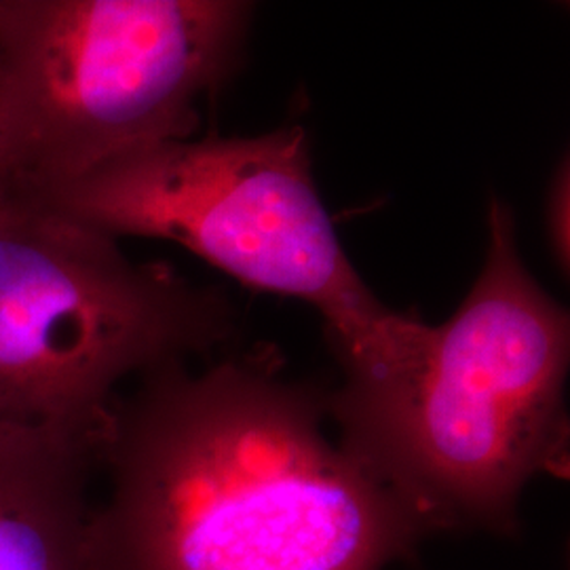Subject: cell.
<instances>
[{
	"mask_svg": "<svg viewBox=\"0 0 570 570\" xmlns=\"http://www.w3.org/2000/svg\"><path fill=\"white\" fill-rule=\"evenodd\" d=\"M9 199V195H7V190H4V186L0 183V205L4 204Z\"/></svg>",
	"mask_w": 570,
	"mask_h": 570,
	"instance_id": "8",
	"label": "cell"
},
{
	"mask_svg": "<svg viewBox=\"0 0 570 570\" xmlns=\"http://www.w3.org/2000/svg\"><path fill=\"white\" fill-rule=\"evenodd\" d=\"M245 0H0V183L42 204L193 138L245 58Z\"/></svg>",
	"mask_w": 570,
	"mask_h": 570,
	"instance_id": "3",
	"label": "cell"
},
{
	"mask_svg": "<svg viewBox=\"0 0 570 570\" xmlns=\"http://www.w3.org/2000/svg\"><path fill=\"white\" fill-rule=\"evenodd\" d=\"M570 164L569 157L560 159L551 174L546 195V235L551 258L558 268L569 275L570 266Z\"/></svg>",
	"mask_w": 570,
	"mask_h": 570,
	"instance_id": "7",
	"label": "cell"
},
{
	"mask_svg": "<svg viewBox=\"0 0 570 570\" xmlns=\"http://www.w3.org/2000/svg\"><path fill=\"white\" fill-rule=\"evenodd\" d=\"M216 285L134 261L53 207L0 205V423L100 450L119 385L239 336Z\"/></svg>",
	"mask_w": 570,
	"mask_h": 570,
	"instance_id": "5",
	"label": "cell"
},
{
	"mask_svg": "<svg viewBox=\"0 0 570 570\" xmlns=\"http://www.w3.org/2000/svg\"><path fill=\"white\" fill-rule=\"evenodd\" d=\"M117 400L89 570H383L429 532L326 433V393L277 346L157 367Z\"/></svg>",
	"mask_w": 570,
	"mask_h": 570,
	"instance_id": "1",
	"label": "cell"
},
{
	"mask_svg": "<svg viewBox=\"0 0 570 570\" xmlns=\"http://www.w3.org/2000/svg\"><path fill=\"white\" fill-rule=\"evenodd\" d=\"M480 275L402 366L326 393L338 440L431 532H513L532 478H569L570 315L490 197Z\"/></svg>",
	"mask_w": 570,
	"mask_h": 570,
	"instance_id": "2",
	"label": "cell"
},
{
	"mask_svg": "<svg viewBox=\"0 0 570 570\" xmlns=\"http://www.w3.org/2000/svg\"><path fill=\"white\" fill-rule=\"evenodd\" d=\"M42 205L115 239L178 244L239 284L313 306L345 379L402 366L431 332L383 305L351 263L301 122L261 136L161 144Z\"/></svg>",
	"mask_w": 570,
	"mask_h": 570,
	"instance_id": "4",
	"label": "cell"
},
{
	"mask_svg": "<svg viewBox=\"0 0 570 570\" xmlns=\"http://www.w3.org/2000/svg\"><path fill=\"white\" fill-rule=\"evenodd\" d=\"M94 465L85 440L0 423V570H89Z\"/></svg>",
	"mask_w": 570,
	"mask_h": 570,
	"instance_id": "6",
	"label": "cell"
}]
</instances>
